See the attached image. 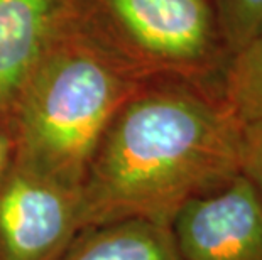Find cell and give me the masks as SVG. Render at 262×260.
<instances>
[{"label": "cell", "mask_w": 262, "mask_h": 260, "mask_svg": "<svg viewBox=\"0 0 262 260\" xmlns=\"http://www.w3.org/2000/svg\"><path fill=\"white\" fill-rule=\"evenodd\" d=\"M80 230V190L10 160L0 176V260H59Z\"/></svg>", "instance_id": "obj_4"}, {"label": "cell", "mask_w": 262, "mask_h": 260, "mask_svg": "<svg viewBox=\"0 0 262 260\" xmlns=\"http://www.w3.org/2000/svg\"><path fill=\"white\" fill-rule=\"evenodd\" d=\"M171 228L183 260H262V198L242 174L188 203Z\"/></svg>", "instance_id": "obj_5"}, {"label": "cell", "mask_w": 262, "mask_h": 260, "mask_svg": "<svg viewBox=\"0 0 262 260\" xmlns=\"http://www.w3.org/2000/svg\"><path fill=\"white\" fill-rule=\"evenodd\" d=\"M222 95L241 124L262 120V29L228 59Z\"/></svg>", "instance_id": "obj_8"}, {"label": "cell", "mask_w": 262, "mask_h": 260, "mask_svg": "<svg viewBox=\"0 0 262 260\" xmlns=\"http://www.w3.org/2000/svg\"><path fill=\"white\" fill-rule=\"evenodd\" d=\"M59 260H183L169 225L144 218L88 226Z\"/></svg>", "instance_id": "obj_7"}, {"label": "cell", "mask_w": 262, "mask_h": 260, "mask_svg": "<svg viewBox=\"0 0 262 260\" xmlns=\"http://www.w3.org/2000/svg\"><path fill=\"white\" fill-rule=\"evenodd\" d=\"M83 9L142 78L222 85L230 53L215 0H83Z\"/></svg>", "instance_id": "obj_3"}, {"label": "cell", "mask_w": 262, "mask_h": 260, "mask_svg": "<svg viewBox=\"0 0 262 260\" xmlns=\"http://www.w3.org/2000/svg\"><path fill=\"white\" fill-rule=\"evenodd\" d=\"M144 80L95 31L80 0L20 95L12 162L80 190L107 125Z\"/></svg>", "instance_id": "obj_2"}, {"label": "cell", "mask_w": 262, "mask_h": 260, "mask_svg": "<svg viewBox=\"0 0 262 260\" xmlns=\"http://www.w3.org/2000/svg\"><path fill=\"white\" fill-rule=\"evenodd\" d=\"M241 134L222 85L144 80L93 152L80 187L81 230L127 218L171 226L188 203L241 176Z\"/></svg>", "instance_id": "obj_1"}, {"label": "cell", "mask_w": 262, "mask_h": 260, "mask_svg": "<svg viewBox=\"0 0 262 260\" xmlns=\"http://www.w3.org/2000/svg\"><path fill=\"white\" fill-rule=\"evenodd\" d=\"M230 56L262 29V0H215Z\"/></svg>", "instance_id": "obj_9"}, {"label": "cell", "mask_w": 262, "mask_h": 260, "mask_svg": "<svg viewBox=\"0 0 262 260\" xmlns=\"http://www.w3.org/2000/svg\"><path fill=\"white\" fill-rule=\"evenodd\" d=\"M10 160H12V146L7 137L0 132V176L10 166Z\"/></svg>", "instance_id": "obj_11"}, {"label": "cell", "mask_w": 262, "mask_h": 260, "mask_svg": "<svg viewBox=\"0 0 262 260\" xmlns=\"http://www.w3.org/2000/svg\"><path fill=\"white\" fill-rule=\"evenodd\" d=\"M241 174L262 198V120L242 124Z\"/></svg>", "instance_id": "obj_10"}, {"label": "cell", "mask_w": 262, "mask_h": 260, "mask_svg": "<svg viewBox=\"0 0 262 260\" xmlns=\"http://www.w3.org/2000/svg\"><path fill=\"white\" fill-rule=\"evenodd\" d=\"M80 0H0V132L12 130L20 95Z\"/></svg>", "instance_id": "obj_6"}]
</instances>
